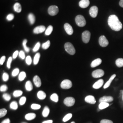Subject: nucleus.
I'll use <instances>...</instances> for the list:
<instances>
[{"instance_id":"nucleus-1","label":"nucleus","mask_w":123,"mask_h":123,"mask_svg":"<svg viewBox=\"0 0 123 123\" xmlns=\"http://www.w3.org/2000/svg\"><path fill=\"white\" fill-rule=\"evenodd\" d=\"M108 23L111 29L114 31H118L122 28V24L115 15H110L108 18Z\"/></svg>"},{"instance_id":"nucleus-2","label":"nucleus","mask_w":123,"mask_h":123,"mask_svg":"<svg viewBox=\"0 0 123 123\" xmlns=\"http://www.w3.org/2000/svg\"><path fill=\"white\" fill-rule=\"evenodd\" d=\"M75 22L77 25L80 27L84 26L86 24V21L85 18L82 15H78L75 18Z\"/></svg>"},{"instance_id":"nucleus-3","label":"nucleus","mask_w":123,"mask_h":123,"mask_svg":"<svg viewBox=\"0 0 123 123\" xmlns=\"http://www.w3.org/2000/svg\"><path fill=\"white\" fill-rule=\"evenodd\" d=\"M64 48L66 52L69 54L74 55L76 53V50L73 45L70 43H67L64 45Z\"/></svg>"},{"instance_id":"nucleus-4","label":"nucleus","mask_w":123,"mask_h":123,"mask_svg":"<svg viewBox=\"0 0 123 123\" xmlns=\"http://www.w3.org/2000/svg\"><path fill=\"white\" fill-rule=\"evenodd\" d=\"M72 82L70 80L65 79L63 80L61 84V87L62 89H68L71 88L72 87Z\"/></svg>"},{"instance_id":"nucleus-5","label":"nucleus","mask_w":123,"mask_h":123,"mask_svg":"<svg viewBox=\"0 0 123 123\" xmlns=\"http://www.w3.org/2000/svg\"><path fill=\"white\" fill-rule=\"evenodd\" d=\"M63 103H64V104L67 106L71 107L74 105L75 99L73 97H67L64 99Z\"/></svg>"},{"instance_id":"nucleus-6","label":"nucleus","mask_w":123,"mask_h":123,"mask_svg":"<svg viewBox=\"0 0 123 123\" xmlns=\"http://www.w3.org/2000/svg\"><path fill=\"white\" fill-rule=\"evenodd\" d=\"M90 36L91 33L90 31H84L83 32L82 35V38L84 43H88L90 39Z\"/></svg>"},{"instance_id":"nucleus-7","label":"nucleus","mask_w":123,"mask_h":123,"mask_svg":"<svg viewBox=\"0 0 123 123\" xmlns=\"http://www.w3.org/2000/svg\"><path fill=\"white\" fill-rule=\"evenodd\" d=\"M59 9L56 6H51L48 9V13L51 16H55L58 13Z\"/></svg>"},{"instance_id":"nucleus-8","label":"nucleus","mask_w":123,"mask_h":123,"mask_svg":"<svg viewBox=\"0 0 123 123\" xmlns=\"http://www.w3.org/2000/svg\"><path fill=\"white\" fill-rule=\"evenodd\" d=\"M98 42L100 46L102 47H106L109 45V41L107 39L105 36H101L98 40Z\"/></svg>"},{"instance_id":"nucleus-9","label":"nucleus","mask_w":123,"mask_h":123,"mask_svg":"<svg viewBox=\"0 0 123 123\" xmlns=\"http://www.w3.org/2000/svg\"><path fill=\"white\" fill-rule=\"evenodd\" d=\"M105 74V72L102 69H97L92 72V75L94 78H98L103 77Z\"/></svg>"},{"instance_id":"nucleus-10","label":"nucleus","mask_w":123,"mask_h":123,"mask_svg":"<svg viewBox=\"0 0 123 123\" xmlns=\"http://www.w3.org/2000/svg\"><path fill=\"white\" fill-rule=\"evenodd\" d=\"M89 14L92 18H95L98 13V8L96 6H92L89 9Z\"/></svg>"},{"instance_id":"nucleus-11","label":"nucleus","mask_w":123,"mask_h":123,"mask_svg":"<svg viewBox=\"0 0 123 123\" xmlns=\"http://www.w3.org/2000/svg\"><path fill=\"white\" fill-rule=\"evenodd\" d=\"M64 29L66 31L67 33L69 35H72L74 33V30L72 26L68 23H66L64 25Z\"/></svg>"},{"instance_id":"nucleus-12","label":"nucleus","mask_w":123,"mask_h":123,"mask_svg":"<svg viewBox=\"0 0 123 123\" xmlns=\"http://www.w3.org/2000/svg\"><path fill=\"white\" fill-rule=\"evenodd\" d=\"M45 31H46L45 26L42 25L36 27L33 30V32L35 34H39L44 32Z\"/></svg>"},{"instance_id":"nucleus-13","label":"nucleus","mask_w":123,"mask_h":123,"mask_svg":"<svg viewBox=\"0 0 123 123\" xmlns=\"http://www.w3.org/2000/svg\"><path fill=\"white\" fill-rule=\"evenodd\" d=\"M114 100V98L112 96H103L101 97V98L99 100V102H105V103H109L111 102Z\"/></svg>"},{"instance_id":"nucleus-14","label":"nucleus","mask_w":123,"mask_h":123,"mask_svg":"<svg viewBox=\"0 0 123 123\" xmlns=\"http://www.w3.org/2000/svg\"><path fill=\"white\" fill-rule=\"evenodd\" d=\"M85 101L88 104L94 105L96 103V100L94 96L92 95H88L85 97Z\"/></svg>"},{"instance_id":"nucleus-15","label":"nucleus","mask_w":123,"mask_h":123,"mask_svg":"<svg viewBox=\"0 0 123 123\" xmlns=\"http://www.w3.org/2000/svg\"><path fill=\"white\" fill-rule=\"evenodd\" d=\"M90 4L89 0H81L79 1V6L82 8H85L88 6Z\"/></svg>"},{"instance_id":"nucleus-16","label":"nucleus","mask_w":123,"mask_h":123,"mask_svg":"<svg viewBox=\"0 0 123 123\" xmlns=\"http://www.w3.org/2000/svg\"><path fill=\"white\" fill-rule=\"evenodd\" d=\"M33 82L34 83V84L37 87H40L41 85H42V82H41V80L39 78V76L36 75L33 78Z\"/></svg>"},{"instance_id":"nucleus-17","label":"nucleus","mask_w":123,"mask_h":123,"mask_svg":"<svg viewBox=\"0 0 123 123\" xmlns=\"http://www.w3.org/2000/svg\"><path fill=\"white\" fill-rule=\"evenodd\" d=\"M104 84V80L103 79H100L98 80L96 83H95L92 85V87L94 89H99L101 88Z\"/></svg>"},{"instance_id":"nucleus-18","label":"nucleus","mask_w":123,"mask_h":123,"mask_svg":"<svg viewBox=\"0 0 123 123\" xmlns=\"http://www.w3.org/2000/svg\"><path fill=\"white\" fill-rule=\"evenodd\" d=\"M102 63V60L100 58H97L94 60L91 63V68H95L97 66L101 64Z\"/></svg>"},{"instance_id":"nucleus-19","label":"nucleus","mask_w":123,"mask_h":123,"mask_svg":"<svg viewBox=\"0 0 123 123\" xmlns=\"http://www.w3.org/2000/svg\"><path fill=\"white\" fill-rule=\"evenodd\" d=\"M116 76V74H115L111 76V77H110V79H109V80L105 84V85H104V88L105 89V88H108V87H110V84H111L112 81H113V79H114V78H115Z\"/></svg>"},{"instance_id":"nucleus-20","label":"nucleus","mask_w":123,"mask_h":123,"mask_svg":"<svg viewBox=\"0 0 123 123\" xmlns=\"http://www.w3.org/2000/svg\"><path fill=\"white\" fill-rule=\"evenodd\" d=\"M13 9L16 12L20 13L22 11V6L19 3L17 2L14 5Z\"/></svg>"},{"instance_id":"nucleus-21","label":"nucleus","mask_w":123,"mask_h":123,"mask_svg":"<svg viewBox=\"0 0 123 123\" xmlns=\"http://www.w3.org/2000/svg\"><path fill=\"white\" fill-rule=\"evenodd\" d=\"M37 98L41 100H43L46 98V94L43 91H39L37 93Z\"/></svg>"},{"instance_id":"nucleus-22","label":"nucleus","mask_w":123,"mask_h":123,"mask_svg":"<svg viewBox=\"0 0 123 123\" xmlns=\"http://www.w3.org/2000/svg\"><path fill=\"white\" fill-rule=\"evenodd\" d=\"M36 115L34 113H28L25 115V119L27 120H31L35 119Z\"/></svg>"},{"instance_id":"nucleus-23","label":"nucleus","mask_w":123,"mask_h":123,"mask_svg":"<svg viewBox=\"0 0 123 123\" xmlns=\"http://www.w3.org/2000/svg\"><path fill=\"white\" fill-rule=\"evenodd\" d=\"M28 19L31 25H33L35 22V17L32 13H30L28 16Z\"/></svg>"},{"instance_id":"nucleus-24","label":"nucleus","mask_w":123,"mask_h":123,"mask_svg":"<svg viewBox=\"0 0 123 123\" xmlns=\"http://www.w3.org/2000/svg\"><path fill=\"white\" fill-rule=\"evenodd\" d=\"M25 88L27 91H31L33 89V85L30 81H27L25 84Z\"/></svg>"},{"instance_id":"nucleus-25","label":"nucleus","mask_w":123,"mask_h":123,"mask_svg":"<svg viewBox=\"0 0 123 123\" xmlns=\"http://www.w3.org/2000/svg\"><path fill=\"white\" fill-rule=\"evenodd\" d=\"M50 113V109L48 106H45L42 113V115L44 117H47Z\"/></svg>"},{"instance_id":"nucleus-26","label":"nucleus","mask_w":123,"mask_h":123,"mask_svg":"<svg viewBox=\"0 0 123 123\" xmlns=\"http://www.w3.org/2000/svg\"><path fill=\"white\" fill-rule=\"evenodd\" d=\"M109 105H110L108 103L101 102V103H100V104L98 105V108H99V109H100V110H102L105 109L106 108L108 107Z\"/></svg>"},{"instance_id":"nucleus-27","label":"nucleus","mask_w":123,"mask_h":123,"mask_svg":"<svg viewBox=\"0 0 123 123\" xmlns=\"http://www.w3.org/2000/svg\"><path fill=\"white\" fill-rule=\"evenodd\" d=\"M116 66L119 68H121L123 67V58H118L115 62Z\"/></svg>"},{"instance_id":"nucleus-28","label":"nucleus","mask_w":123,"mask_h":123,"mask_svg":"<svg viewBox=\"0 0 123 123\" xmlns=\"http://www.w3.org/2000/svg\"><path fill=\"white\" fill-rule=\"evenodd\" d=\"M40 58V53H37L36 54L34 59H33V63L34 65H37L39 61Z\"/></svg>"},{"instance_id":"nucleus-29","label":"nucleus","mask_w":123,"mask_h":123,"mask_svg":"<svg viewBox=\"0 0 123 123\" xmlns=\"http://www.w3.org/2000/svg\"><path fill=\"white\" fill-rule=\"evenodd\" d=\"M50 99H51V100H52L53 102L57 103L59 100V98H58V96L57 94L54 93L51 95Z\"/></svg>"},{"instance_id":"nucleus-30","label":"nucleus","mask_w":123,"mask_h":123,"mask_svg":"<svg viewBox=\"0 0 123 123\" xmlns=\"http://www.w3.org/2000/svg\"><path fill=\"white\" fill-rule=\"evenodd\" d=\"M53 31V26L51 25L49 26L48 28L46 29V31H45V35L47 36L50 35Z\"/></svg>"},{"instance_id":"nucleus-31","label":"nucleus","mask_w":123,"mask_h":123,"mask_svg":"<svg viewBox=\"0 0 123 123\" xmlns=\"http://www.w3.org/2000/svg\"><path fill=\"white\" fill-rule=\"evenodd\" d=\"M10 107L12 110H17L18 108V104L17 102L16 101L12 102L10 104Z\"/></svg>"},{"instance_id":"nucleus-32","label":"nucleus","mask_w":123,"mask_h":123,"mask_svg":"<svg viewBox=\"0 0 123 123\" xmlns=\"http://www.w3.org/2000/svg\"><path fill=\"white\" fill-rule=\"evenodd\" d=\"M26 77V73L25 72H22L19 74L18 79H19V80L20 81H22L24 80L25 79Z\"/></svg>"},{"instance_id":"nucleus-33","label":"nucleus","mask_w":123,"mask_h":123,"mask_svg":"<svg viewBox=\"0 0 123 123\" xmlns=\"http://www.w3.org/2000/svg\"><path fill=\"white\" fill-rule=\"evenodd\" d=\"M27 42V40L26 39H24L22 43V45L24 49H25V51L26 52V53H28L30 51V49L26 46V43Z\"/></svg>"},{"instance_id":"nucleus-34","label":"nucleus","mask_w":123,"mask_h":123,"mask_svg":"<svg viewBox=\"0 0 123 123\" xmlns=\"http://www.w3.org/2000/svg\"><path fill=\"white\" fill-rule=\"evenodd\" d=\"M72 116H73V115L71 113L66 114V115L64 117V118L62 119V121L64 122H66L67 121H68L69 120H70L72 118Z\"/></svg>"},{"instance_id":"nucleus-35","label":"nucleus","mask_w":123,"mask_h":123,"mask_svg":"<svg viewBox=\"0 0 123 123\" xmlns=\"http://www.w3.org/2000/svg\"><path fill=\"white\" fill-rule=\"evenodd\" d=\"M23 93L22 91L20 90H15L13 92V96L15 97H18L20 96H21Z\"/></svg>"},{"instance_id":"nucleus-36","label":"nucleus","mask_w":123,"mask_h":123,"mask_svg":"<svg viewBox=\"0 0 123 123\" xmlns=\"http://www.w3.org/2000/svg\"><path fill=\"white\" fill-rule=\"evenodd\" d=\"M50 46V41L49 40L47 41L46 42L42 44V48L43 49H47Z\"/></svg>"},{"instance_id":"nucleus-37","label":"nucleus","mask_w":123,"mask_h":123,"mask_svg":"<svg viewBox=\"0 0 123 123\" xmlns=\"http://www.w3.org/2000/svg\"><path fill=\"white\" fill-rule=\"evenodd\" d=\"M31 108L32 109V110H39L41 106L38 104H33L31 105Z\"/></svg>"},{"instance_id":"nucleus-38","label":"nucleus","mask_w":123,"mask_h":123,"mask_svg":"<svg viewBox=\"0 0 123 123\" xmlns=\"http://www.w3.org/2000/svg\"><path fill=\"white\" fill-rule=\"evenodd\" d=\"M7 114V110L5 109H2L0 110V117L2 118Z\"/></svg>"},{"instance_id":"nucleus-39","label":"nucleus","mask_w":123,"mask_h":123,"mask_svg":"<svg viewBox=\"0 0 123 123\" xmlns=\"http://www.w3.org/2000/svg\"><path fill=\"white\" fill-rule=\"evenodd\" d=\"M2 97L6 101H9L11 100V96L9 95V94L7 93H5L3 94Z\"/></svg>"},{"instance_id":"nucleus-40","label":"nucleus","mask_w":123,"mask_h":123,"mask_svg":"<svg viewBox=\"0 0 123 123\" xmlns=\"http://www.w3.org/2000/svg\"><path fill=\"white\" fill-rule=\"evenodd\" d=\"M2 79L5 82H6L9 79V75L7 73H4L2 75Z\"/></svg>"},{"instance_id":"nucleus-41","label":"nucleus","mask_w":123,"mask_h":123,"mask_svg":"<svg viewBox=\"0 0 123 123\" xmlns=\"http://www.w3.org/2000/svg\"><path fill=\"white\" fill-rule=\"evenodd\" d=\"M26 98L25 97H22L19 100V104L21 105H24L26 102Z\"/></svg>"},{"instance_id":"nucleus-42","label":"nucleus","mask_w":123,"mask_h":123,"mask_svg":"<svg viewBox=\"0 0 123 123\" xmlns=\"http://www.w3.org/2000/svg\"><path fill=\"white\" fill-rule=\"evenodd\" d=\"M26 63L28 65H30L32 62V59H31V58L30 56H27L26 58Z\"/></svg>"},{"instance_id":"nucleus-43","label":"nucleus","mask_w":123,"mask_h":123,"mask_svg":"<svg viewBox=\"0 0 123 123\" xmlns=\"http://www.w3.org/2000/svg\"><path fill=\"white\" fill-rule=\"evenodd\" d=\"M40 43L39 42H38L37 43V44H36L35 47H34V48L33 49V51L34 52H36L37 51L40 49Z\"/></svg>"},{"instance_id":"nucleus-44","label":"nucleus","mask_w":123,"mask_h":123,"mask_svg":"<svg viewBox=\"0 0 123 123\" xmlns=\"http://www.w3.org/2000/svg\"><path fill=\"white\" fill-rule=\"evenodd\" d=\"M19 73V69L18 68H16L15 69H14L13 70L12 72V76L13 77H16L17 76L18 74Z\"/></svg>"},{"instance_id":"nucleus-45","label":"nucleus","mask_w":123,"mask_h":123,"mask_svg":"<svg viewBox=\"0 0 123 123\" xmlns=\"http://www.w3.org/2000/svg\"><path fill=\"white\" fill-rule=\"evenodd\" d=\"M12 57H9L8 59V61L7 62V64H6V66H7V68H8L10 69L11 68V63H12Z\"/></svg>"},{"instance_id":"nucleus-46","label":"nucleus","mask_w":123,"mask_h":123,"mask_svg":"<svg viewBox=\"0 0 123 123\" xmlns=\"http://www.w3.org/2000/svg\"><path fill=\"white\" fill-rule=\"evenodd\" d=\"M7 89H8L7 86L6 85L4 84V85H2L0 86V92H5V91H7Z\"/></svg>"},{"instance_id":"nucleus-47","label":"nucleus","mask_w":123,"mask_h":123,"mask_svg":"<svg viewBox=\"0 0 123 123\" xmlns=\"http://www.w3.org/2000/svg\"><path fill=\"white\" fill-rule=\"evenodd\" d=\"M14 18V16L12 14H8L6 17V20L8 21H11L13 20Z\"/></svg>"},{"instance_id":"nucleus-48","label":"nucleus","mask_w":123,"mask_h":123,"mask_svg":"<svg viewBox=\"0 0 123 123\" xmlns=\"http://www.w3.org/2000/svg\"><path fill=\"white\" fill-rule=\"evenodd\" d=\"M19 56L22 59H24L25 58V53L23 51H21L19 53Z\"/></svg>"},{"instance_id":"nucleus-49","label":"nucleus","mask_w":123,"mask_h":123,"mask_svg":"<svg viewBox=\"0 0 123 123\" xmlns=\"http://www.w3.org/2000/svg\"><path fill=\"white\" fill-rule=\"evenodd\" d=\"M100 123H113V122L110 120L104 119H102L100 121Z\"/></svg>"},{"instance_id":"nucleus-50","label":"nucleus","mask_w":123,"mask_h":123,"mask_svg":"<svg viewBox=\"0 0 123 123\" xmlns=\"http://www.w3.org/2000/svg\"><path fill=\"white\" fill-rule=\"evenodd\" d=\"M6 56H2V57L0 58V64L1 65H2L3 64L5 61V60H6Z\"/></svg>"},{"instance_id":"nucleus-51","label":"nucleus","mask_w":123,"mask_h":123,"mask_svg":"<svg viewBox=\"0 0 123 123\" xmlns=\"http://www.w3.org/2000/svg\"><path fill=\"white\" fill-rule=\"evenodd\" d=\"M19 52H18V50L16 51L14 53H13V55H12V58L13 59H15L16 58H17L18 55H19Z\"/></svg>"},{"instance_id":"nucleus-52","label":"nucleus","mask_w":123,"mask_h":123,"mask_svg":"<svg viewBox=\"0 0 123 123\" xmlns=\"http://www.w3.org/2000/svg\"><path fill=\"white\" fill-rule=\"evenodd\" d=\"M1 123H10V120L9 119H6L4 120Z\"/></svg>"},{"instance_id":"nucleus-53","label":"nucleus","mask_w":123,"mask_h":123,"mask_svg":"<svg viewBox=\"0 0 123 123\" xmlns=\"http://www.w3.org/2000/svg\"><path fill=\"white\" fill-rule=\"evenodd\" d=\"M53 121L52 120H46L44 121L42 123H53Z\"/></svg>"},{"instance_id":"nucleus-54","label":"nucleus","mask_w":123,"mask_h":123,"mask_svg":"<svg viewBox=\"0 0 123 123\" xmlns=\"http://www.w3.org/2000/svg\"><path fill=\"white\" fill-rule=\"evenodd\" d=\"M119 6L123 8V0H120L119 2Z\"/></svg>"},{"instance_id":"nucleus-55","label":"nucleus","mask_w":123,"mask_h":123,"mask_svg":"<svg viewBox=\"0 0 123 123\" xmlns=\"http://www.w3.org/2000/svg\"><path fill=\"white\" fill-rule=\"evenodd\" d=\"M71 123H75V122H74V121H73V122H71Z\"/></svg>"},{"instance_id":"nucleus-56","label":"nucleus","mask_w":123,"mask_h":123,"mask_svg":"<svg viewBox=\"0 0 123 123\" xmlns=\"http://www.w3.org/2000/svg\"><path fill=\"white\" fill-rule=\"evenodd\" d=\"M122 99L123 100V94H122Z\"/></svg>"},{"instance_id":"nucleus-57","label":"nucleus","mask_w":123,"mask_h":123,"mask_svg":"<svg viewBox=\"0 0 123 123\" xmlns=\"http://www.w3.org/2000/svg\"></svg>"}]
</instances>
